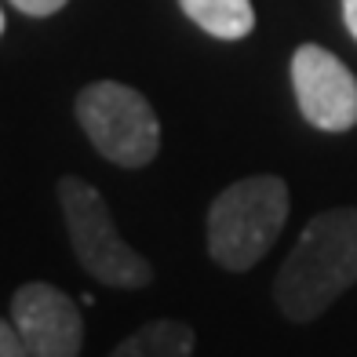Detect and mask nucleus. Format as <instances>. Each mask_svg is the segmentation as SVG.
Masks as SVG:
<instances>
[{"label":"nucleus","mask_w":357,"mask_h":357,"mask_svg":"<svg viewBox=\"0 0 357 357\" xmlns=\"http://www.w3.org/2000/svg\"><path fill=\"white\" fill-rule=\"evenodd\" d=\"M357 284V208H332L303 226L273 278V299L288 321H314Z\"/></svg>","instance_id":"f257e3e1"},{"label":"nucleus","mask_w":357,"mask_h":357,"mask_svg":"<svg viewBox=\"0 0 357 357\" xmlns=\"http://www.w3.org/2000/svg\"><path fill=\"white\" fill-rule=\"evenodd\" d=\"M0 33H4V11H0Z\"/></svg>","instance_id":"f8f14e48"},{"label":"nucleus","mask_w":357,"mask_h":357,"mask_svg":"<svg viewBox=\"0 0 357 357\" xmlns=\"http://www.w3.org/2000/svg\"><path fill=\"white\" fill-rule=\"evenodd\" d=\"M11 324L33 357H77L84 347V321L77 303L55 284H22L11 296Z\"/></svg>","instance_id":"423d86ee"},{"label":"nucleus","mask_w":357,"mask_h":357,"mask_svg":"<svg viewBox=\"0 0 357 357\" xmlns=\"http://www.w3.org/2000/svg\"><path fill=\"white\" fill-rule=\"evenodd\" d=\"M22 15H33V19H44V15H55L66 8V0H11Z\"/></svg>","instance_id":"9d476101"},{"label":"nucleus","mask_w":357,"mask_h":357,"mask_svg":"<svg viewBox=\"0 0 357 357\" xmlns=\"http://www.w3.org/2000/svg\"><path fill=\"white\" fill-rule=\"evenodd\" d=\"M288 222V186L278 175H248L226 186L208 208V255L245 273L263 259Z\"/></svg>","instance_id":"f03ea898"},{"label":"nucleus","mask_w":357,"mask_h":357,"mask_svg":"<svg viewBox=\"0 0 357 357\" xmlns=\"http://www.w3.org/2000/svg\"><path fill=\"white\" fill-rule=\"evenodd\" d=\"M0 357H33V354L26 350L22 335L15 332V324L4 321V317H0Z\"/></svg>","instance_id":"1a4fd4ad"},{"label":"nucleus","mask_w":357,"mask_h":357,"mask_svg":"<svg viewBox=\"0 0 357 357\" xmlns=\"http://www.w3.org/2000/svg\"><path fill=\"white\" fill-rule=\"evenodd\" d=\"M197 335L183 321H150L146 328L121 339L109 357H193Z\"/></svg>","instance_id":"0eeeda50"},{"label":"nucleus","mask_w":357,"mask_h":357,"mask_svg":"<svg viewBox=\"0 0 357 357\" xmlns=\"http://www.w3.org/2000/svg\"><path fill=\"white\" fill-rule=\"evenodd\" d=\"M343 19H347V29L357 40V0H343Z\"/></svg>","instance_id":"9b49d317"},{"label":"nucleus","mask_w":357,"mask_h":357,"mask_svg":"<svg viewBox=\"0 0 357 357\" xmlns=\"http://www.w3.org/2000/svg\"><path fill=\"white\" fill-rule=\"evenodd\" d=\"M178 4L190 22H197L204 33L219 40H241L255 26L252 0H178Z\"/></svg>","instance_id":"6e6552de"},{"label":"nucleus","mask_w":357,"mask_h":357,"mask_svg":"<svg viewBox=\"0 0 357 357\" xmlns=\"http://www.w3.org/2000/svg\"><path fill=\"white\" fill-rule=\"evenodd\" d=\"M291 88L299 113L321 132H350L357 124V77L332 52L303 44L291 55Z\"/></svg>","instance_id":"39448f33"},{"label":"nucleus","mask_w":357,"mask_h":357,"mask_svg":"<svg viewBox=\"0 0 357 357\" xmlns=\"http://www.w3.org/2000/svg\"><path fill=\"white\" fill-rule=\"evenodd\" d=\"M77 121L106 160L146 168L160 150V121L146 95L117 80H95L77 95Z\"/></svg>","instance_id":"20e7f679"},{"label":"nucleus","mask_w":357,"mask_h":357,"mask_svg":"<svg viewBox=\"0 0 357 357\" xmlns=\"http://www.w3.org/2000/svg\"><path fill=\"white\" fill-rule=\"evenodd\" d=\"M55 193H59L62 215H66L73 255L84 266V273H91L99 284L109 288H146L153 281L150 259H142L132 245H124V237L113 226L106 197L91 183L66 175L59 178Z\"/></svg>","instance_id":"7ed1b4c3"}]
</instances>
